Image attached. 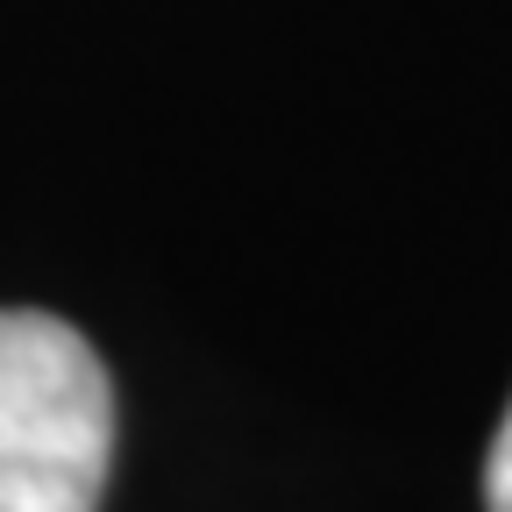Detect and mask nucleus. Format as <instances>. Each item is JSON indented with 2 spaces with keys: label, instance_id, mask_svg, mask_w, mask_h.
I'll use <instances>...</instances> for the list:
<instances>
[{
  "label": "nucleus",
  "instance_id": "f257e3e1",
  "mask_svg": "<svg viewBox=\"0 0 512 512\" xmlns=\"http://www.w3.org/2000/svg\"><path fill=\"white\" fill-rule=\"evenodd\" d=\"M114 470V384L57 313H0V512H100Z\"/></svg>",
  "mask_w": 512,
  "mask_h": 512
},
{
  "label": "nucleus",
  "instance_id": "f03ea898",
  "mask_svg": "<svg viewBox=\"0 0 512 512\" xmlns=\"http://www.w3.org/2000/svg\"><path fill=\"white\" fill-rule=\"evenodd\" d=\"M484 512H512V406L498 420V441L484 456Z\"/></svg>",
  "mask_w": 512,
  "mask_h": 512
}]
</instances>
